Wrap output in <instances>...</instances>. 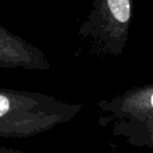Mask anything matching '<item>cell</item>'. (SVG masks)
<instances>
[{
    "instance_id": "cell-1",
    "label": "cell",
    "mask_w": 153,
    "mask_h": 153,
    "mask_svg": "<svg viewBox=\"0 0 153 153\" xmlns=\"http://www.w3.org/2000/svg\"><path fill=\"white\" fill-rule=\"evenodd\" d=\"M82 108L44 93L0 87V137L43 134L72 121Z\"/></svg>"
},
{
    "instance_id": "cell-5",
    "label": "cell",
    "mask_w": 153,
    "mask_h": 153,
    "mask_svg": "<svg viewBox=\"0 0 153 153\" xmlns=\"http://www.w3.org/2000/svg\"><path fill=\"white\" fill-rule=\"evenodd\" d=\"M0 152H19V151L12 149V148H6V147H0Z\"/></svg>"
},
{
    "instance_id": "cell-3",
    "label": "cell",
    "mask_w": 153,
    "mask_h": 153,
    "mask_svg": "<svg viewBox=\"0 0 153 153\" xmlns=\"http://www.w3.org/2000/svg\"><path fill=\"white\" fill-rule=\"evenodd\" d=\"M133 0H93L78 29L80 39L97 56H121L129 38Z\"/></svg>"
},
{
    "instance_id": "cell-2",
    "label": "cell",
    "mask_w": 153,
    "mask_h": 153,
    "mask_svg": "<svg viewBox=\"0 0 153 153\" xmlns=\"http://www.w3.org/2000/svg\"><path fill=\"white\" fill-rule=\"evenodd\" d=\"M99 123L111 135L153 149V82L98 102Z\"/></svg>"
},
{
    "instance_id": "cell-4",
    "label": "cell",
    "mask_w": 153,
    "mask_h": 153,
    "mask_svg": "<svg viewBox=\"0 0 153 153\" xmlns=\"http://www.w3.org/2000/svg\"><path fill=\"white\" fill-rule=\"evenodd\" d=\"M0 67L48 71L50 61L42 49L0 25Z\"/></svg>"
}]
</instances>
